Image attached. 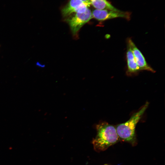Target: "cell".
Listing matches in <instances>:
<instances>
[{"mask_svg": "<svg viewBox=\"0 0 165 165\" xmlns=\"http://www.w3.org/2000/svg\"><path fill=\"white\" fill-rule=\"evenodd\" d=\"M96 129L97 135L93 141L96 151H104L119 141V138L114 126L103 122L98 124Z\"/></svg>", "mask_w": 165, "mask_h": 165, "instance_id": "cell-1", "label": "cell"}, {"mask_svg": "<svg viewBox=\"0 0 165 165\" xmlns=\"http://www.w3.org/2000/svg\"><path fill=\"white\" fill-rule=\"evenodd\" d=\"M148 105V103L146 102L139 111L133 115L128 120L117 125L116 128L119 139L127 141H134L136 125L147 108Z\"/></svg>", "mask_w": 165, "mask_h": 165, "instance_id": "cell-2", "label": "cell"}, {"mask_svg": "<svg viewBox=\"0 0 165 165\" xmlns=\"http://www.w3.org/2000/svg\"><path fill=\"white\" fill-rule=\"evenodd\" d=\"M93 18L92 12L88 8L82 13H75V15L66 20L73 35H77L78 31L85 24Z\"/></svg>", "mask_w": 165, "mask_h": 165, "instance_id": "cell-3", "label": "cell"}, {"mask_svg": "<svg viewBox=\"0 0 165 165\" xmlns=\"http://www.w3.org/2000/svg\"><path fill=\"white\" fill-rule=\"evenodd\" d=\"M92 13L93 18L101 21L118 17L123 18L129 20L131 15L129 12L123 11L118 9L116 10L95 9L92 12Z\"/></svg>", "mask_w": 165, "mask_h": 165, "instance_id": "cell-4", "label": "cell"}, {"mask_svg": "<svg viewBox=\"0 0 165 165\" xmlns=\"http://www.w3.org/2000/svg\"><path fill=\"white\" fill-rule=\"evenodd\" d=\"M90 6L81 0H70L62 9V14L64 17H67L73 13H84Z\"/></svg>", "mask_w": 165, "mask_h": 165, "instance_id": "cell-5", "label": "cell"}, {"mask_svg": "<svg viewBox=\"0 0 165 165\" xmlns=\"http://www.w3.org/2000/svg\"><path fill=\"white\" fill-rule=\"evenodd\" d=\"M127 44L131 49L140 70H146L154 72L155 71L148 64L144 56L131 38L128 39Z\"/></svg>", "mask_w": 165, "mask_h": 165, "instance_id": "cell-6", "label": "cell"}, {"mask_svg": "<svg viewBox=\"0 0 165 165\" xmlns=\"http://www.w3.org/2000/svg\"><path fill=\"white\" fill-rule=\"evenodd\" d=\"M126 58L127 66V73L128 75L135 74L140 70L136 62L131 49L128 44Z\"/></svg>", "mask_w": 165, "mask_h": 165, "instance_id": "cell-7", "label": "cell"}, {"mask_svg": "<svg viewBox=\"0 0 165 165\" xmlns=\"http://www.w3.org/2000/svg\"><path fill=\"white\" fill-rule=\"evenodd\" d=\"M90 5L97 9L116 10L118 9L107 0H90Z\"/></svg>", "mask_w": 165, "mask_h": 165, "instance_id": "cell-8", "label": "cell"}, {"mask_svg": "<svg viewBox=\"0 0 165 165\" xmlns=\"http://www.w3.org/2000/svg\"><path fill=\"white\" fill-rule=\"evenodd\" d=\"M84 3L89 5H90V0H81Z\"/></svg>", "mask_w": 165, "mask_h": 165, "instance_id": "cell-9", "label": "cell"}, {"mask_svg": "<svg viewBox=\"0 0 165 165\" xmlns=\"http://www.w3.org/2000/svg\"><path fill=\"white\" fill-rule=\"evenodd\" d=\"M105 165H107V164H105Z\"/></svg>", "mask_w": 165, "mask_h": 165, "instance_id": "cell-10", "label": "cell"}]
</instances>
